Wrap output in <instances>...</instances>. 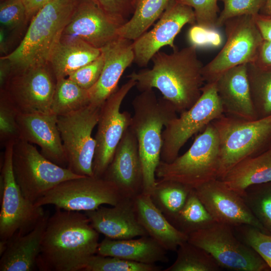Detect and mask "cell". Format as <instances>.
<instances>
[{"label":"cell","mask_w":271,"mask_h":271,"mask_svg":"<svg viewBox=\"0 0 271 271\" xmlns=\"http://www.w3.org/2000/svg\"><path fill=\"white\" fill-rule=\"evenodd\" d=\"M104 57L101 55L90 63L71 73L67 77L81 88L89 90L98 80L104 65Z\"/></svg>","instance_id":"42"},{"label":"cell","mask_w":271,"mask_h":271,"mask_svg":"<svg viewBox=\"0 0 271 271\" xmlns=\"http://www.w3.org/2000/svg\"><path fill=\"white\" fill-rule=\"evenodd\" d=\"M223 26L226 42L218 54L203 68L206 83L216 81L231 68L253 63L263 41L253 16L233 17L227 20Z\"/></svg>","instance_id":"13"},{"label":"cell","mask_w":271,"mask_h":271,"mask_svg":"<svg viewBox=\"0 0 271 271\" xmlns=\"http://www.w3.org/2000/svg\"><path fill=\"white\" fill-rule=\"evenodd\" d=\"M57 80L48 64L13 71L1 89L19 113H51Z\"/></svg>","instance_id":"14"},{"label":"cell","mask_w":271,"mask_h":271,"mask_svg":"<svg viewBox=\"0 0 271 271\" xmlns=\"http://www.w3.org/2000/svg\"><path fill=\"white\" fill-rule=\"evenodd\" d=\"M220 179L228 188L241 196L249 186L270 182L271 146L239 162Z\"/></svg>","instance_id":"28"},{"label":"cell","mask_w":271,"mask_h":271,"mask_svg":"<svg viewBox=\"0 0 271 271\" xmlns=\"http://www.w3.org/2000/svg\"><path fill=\"white\" fill-rule=\"evenodd\" d=\"M212 123L219 139V179L239 162L271 146V115L247 120L223 114Z\"/></svg>","instance_id":"5"},{"label":"cell","mask_w":271,"mask_h":271,"mask_svg":"<svg viewBox=\"0 0 271 271\" xmlns=\"http://www.w3.org/2000/svg\"><path fill=\"white\" fill-rule=\"evenodd\" d=\"M28 20L27 10L23 0L9 1L1 3L0 23L1 27L15 30Z\"/></svg>","instance_id":"41"},{"label":"cell","mask_w":271,"mask_h":271,"mask_svg":"<svg viewBox=\"0 0 271 271\" xmlns=\"http://www.w3.org/2000/svg\"><path fill=\"white\" fill-rule=\"evenodd\" d=\"M253 63L262 68L271 67V41H263Z\"/></svg>","instance_id":"45"},{"label":"cell","mask_w":271,"mask_h":271,"mask_svg":"<svg viewBox=\"0 0 271 271\" xmlns=\"http://www.w3.org/2000/svg\"><path fill=\"white\" fill-rule=\"evenodd\" d=\"M192 189L178 182L157 180L150 196L155 206L172 224Z\"/></svg>","instance_id":"30"},{"label":"cell","mask_w":271,"mask_h":271,"mask_svg":"<svg viewBox=\"0 0 271 271\" xmlns=\"http://www.w3.org/2000/svg\"><path fill=\"white\" fill-rule=\"evenodd\" d=\"M132 106L133 112L129 128L138 141L143 170L142 193L151 195L161 162L163 131L178 116L177 112L163 97L158 98L153 89L141 91L133 99Z\"/></svg>","instance_id":"3"},{"label":"cell","mask_w":271,"mask_h":271,"mask_svg":"<svg viewBox=\"0 0 271 271\" xmlns=\"http://www.w3.org/2000/svg\"><path fill=\"white\" fill-rule=\"evenodd\" d=\"M124 198L117 187L103 177L82 176L59 184L34 204H50L64 210L85 212L103 204L115 206Z\"/></svg>","instance_id":"12"},{"label":"cell","mask_w":271,"mask_h":271,"mask_svg":"<svg viewBox=\"0 0 271 271\" xmlns=\"http://www.w3.org/2000/svg\"><path fill=\"white\" fill-rule=\"evenodd\" d=\"M196 24L193 9L177 0H171L154 27L132 41L134 62L146 67L161 48L177 49L174 39L186 24Z\"/></svg>","instance_id":"16"},{"label":"cell","mask_w":271,"mask_h":271,"mask_svg":"<svg viewBox=\"0 0 271 271\" xmlns=\"http://www.w3.org/2000/svg\"><path fill=\"white\" fill-rule=\"evenodd\" d=\"M191 7L194 12L196 23L203 28L215 30L219 9L218 0H177Z\"/></svg>","instance_id":"40"},{"label":"cell","mask_w":271,"mask_h":271,"mask_svg":"<svg viewBox=\"0 0 271 271\" xmlns=\"http://www.w3.org/2000/svg\"><path fill=\"white\" fill-rule=\"evenodd\" d=\"M216 222L192 189L172 224L188 235L210 227Z\"/></svg>","instance_id":"33"},{"label":"cell","mask_w":271,"mask_h":271,"mask_svg":"<svg viewBox=\"0 0 271 271\" xmlns=\"http://www.w3.org/2000/svg\"><path fill=\"white\" fill-rule=\"evenodd\" d=\"M96 254L148 264L169 261L167 250L149 235L127 239L105 237L99 243Z\"/></svg>","instance_id":"26"},{"label":"cell","mask_w":271,"mask_h":271,"mask_svg":"<svg viewBox=\"0 0 271 271\" xmlns=\"http://www.w3.org/2000/svg\"><path fill=\"white\" fill-rule=\"evenodd\" d=\"M138 220L148 235L167 251H176L188 235L176 228L154 204L149 194L141 193L132 199Z\"/></svg>","instance_id":"25"},{"label":"cell","mask_w":271,"mask_h":271,"mask_svg":"<svg viewBox=\"0 0 271 271\" xmlns=\"http://www.w3.org/2000/svg\"><path fill=\"white\" fill-rule=\"evenodd\" d=\"M84 213L92 226L105 237L127 239L148 235L138 220L132 199L124 198L115 206H101Z\"/></svg>","instance_id":"22"},{"label":"cell","mask_w":271,"mask_h":271,"mask_svg":"<svg viewBox=\"0 0 271 271\" xmlns=\"http://www.w3.org/2000/svg\"><path fill=\"white\" fill-rule=\"evenodd\" d=\"M49 216L38 255L41 271L84 270L96 254L99 233L80 211L56 208Z\"/></svg>","instance_id":"1"},{"label":"cell","mask_w":271,"mask_h":271,"mask_svg":"<svg viewBox=\"0 0 271 271\" xmlns=\"http://www.w3.org/2000/svg\"><path fill=\"white\" fill-rule=\"evenodd\" d=\"M49 216V213L46 212L29 232L15 234L7 240L6 249L1 256V271H32L37 268V258Z\"/></svg>","instance_id":"24"},{"label":"cell","mask_w":271,"mask_h":271,"mask_svg":"<svg viewBox=\"0 0 271 271\" xmlns=\"http://www.w3.org/2000/svg\"><path fill=\"white\" fill-rule=\"evenodd\" d=\"M241 196L267 233L271 235V181L249 186Z\"/></svg>","instance_id":"35"},{"label":"cell","mask_w":271,"mask_h":271,"mask_svg":"<svg viewBox=\"0 0 271 271\" xmlns=\"http://www.w3.org/2000/svg\"><path fill=\"white\" fill-rule=\"evenodd\" d=\"M259 14L271 16V0H267L266 2L260 11Z\"/></svg>","instance_id":"50"},{"label":"cell","mask_w":271,"mask_h":271,"mask_svg":"<svg viewBox=\"0 0 271 271\" xmlns=\"http://www.w3.org/2000/svg\"><path fill=\"white\" fill-rule=\"evenodd\" d=\"M12 72L10 61L4 57L0 59V86L2 89L6 83Z\"/></svg>","instance_id":"47"},{"label":"cell","mask_w":271,"mask_h":271,"mask_svg":"<svg viewBox=\"0 0 271 271\" xmlns=\"http://www.w3.org/2000/svg\"><path fill=\"white\" fill-rule=\"evenodd\" d=\"M152 60L151 69L133 72L127 77L136 81L140 92L157 89L177 113L192 106L200 98L205 82L197 47L191 45L171 54L159 51Z\"/></svg>","instance_id":"2"},{"label":"cell","mask_w":271,"mask_h":271,"mask_svg":"<svg viewBox=\"0 0 271 271\" xmlns=\"http://www.w3.org/2000/svg\"><path fill=\"white\" fill-rule=\"evenodd\" d=\"M171 0H137L131 17L119 29V37L134 41L160 18Z\"/></svg>","instance_id":"29"},{"label":"cell","mask_w":271,"mask_h":271,"mask_svg":"<svg viewBox=\"0 0 271 271\" xmlns=\"http://www.w3.org/2000/svg\"><path fill=\"white\" fill-rule=\"evenodd\" d=\"M196 103L172 120L162 133L161 161L172 162L186 142L198 131L222 116L223 109L218 95L216 82L206 83Z\"/></svg>","instance_id":"10"},{"label":"cell","mask_w":271,"mask_h":271,"mask_svg":"<svg viewBox=\"0 0 271 271\" xmlns=\"http://www.w3.org/2000/svg\"><path fill=\"white\" fill-rule=\"evenodd\" d=\"M12 165L22 194L34 204L59 184L82 177L50 161L33 144L21 139L14 143Z\"/></svg>","instance_id":"7"},{"label":"cell","mask_w":271,"mask_h":271,"mask_svg":"<svg viewBox=\"0 0 271 271\" xmlns=\"http://www.w3.org/2000/svg\"><path fill=\"white\" fill-rule=\"evenodd\" d=\"M90 103L88 90L79 86L68 77L57 80L51 107L57 116L78 110Z\"/></svg>","instance_id":"32"},{"label":"cell","mask_w":271,"mask_h":271,"mask_svg":"<svg viewBox=\"0 0 271 271\" xmlns=\"http://www.w3.org/2000/svg\"><path fill=\"white\" fill-rule=\"evenodd\" d=\"M220 154L216 130L210 123L197 136L188 150L172 162L161 161L158 180L178 182L195 189L219 178Z\"/></svg>","instance_id":"6"},{"label":"cell","mask_w":271,"mask_h":271,"mask_svg":"<svg viewBox=\"0 0 271 271\" xmlns=\"http://www.w3.org/2000/svg\"><path fill=\"white\" fill-rule=\"evenodd\" d=\"M9 42L6 29L3 27L0 29V51L1 54L3 56L7 55L9 49Z\"/></svg>","instance_id":"49"},{"label":"cell","mask_w":271,"mask_h":271,"mask_svg":"<svg viewBox=\"0 0 271 271\" xmlns=\"http://www.w3.org/2000/svg\"><path fill=\"white\" fill-rule=\"evenodd\" d=\"M102 177L112 182L125 198L132 199L142 192L143 170L138 141L129 127Z\"/></svg>","instance_id":"19"},{"label":"cell","mask_w":271,"mask_h":271,"mask_svg":"<svg viewBox=\"0 0 271 271\" xmlns=\"http://www.w3.org/2000/svg\"><path fill=\"white\" fill-rule=\"evenodd\" d=\"M101 106L89 103L78 110L57 116L67 168L79 176H94L96 142L92 133L97 124Z\"/></svg>","instance_id":"11"},{"label":"cell","mask_w":271,"mask_h":271,"mask_svg":"<svg viewBox=\"0 0 271 271\" xmlns=\"http://www.w3.org/2000/svg\"><path fill=\"white\" fill-rule=\"evenodd\" d=\"M104 65L96 83L88 90L90 103L101 106L118 88L125 69L134 62L132 41L118 37L101 48Z\"/></svg>","instance_id":"21"},{"label":"cell","mask_w":271,"mask_h":271,"mask_svg":"<svg viewBox=\"0 0 271 271\" xmlns=\"http://www.w3.org/2000/svg\"><path fill=\"white\" fill-rule=\"evenodd\" d=\"M101 54L95 48L79 39L62 40L53 49L48 64L58 80L90 63Z\"/></svg>","instance_id":"27"},{"label":"cell","mask_w":271,"mask_h":271,"mask_svg":"<svg viewBox=\"0 0 271 271\" xmlns=\"http://www.w3.org/2000/svg\"><path fill=\"white\" fill-rule=\"evenodd\" d=\"M137 82L129 79L102 104L97 124L95 150L93 161L94 176L102 177L111 163L115 151L124 132L129 127L131 116L120 106Z\"/></svg>","instance_id":"15"},{"label":"cell","mask_w":271,"mask_h":271,"mask_svg":"<svg viewBox=\"0 0 271 271\" xmlns=\"http://www.w3.org/2000/svg\"><path fill=\"white\" fill-rule=\"evenodd\" d=\"M223 9L218 16L216 27H222L228 19L243 15L255 16L259 13L267 0H218Z\"/></svg>","instance_id":"38"},{"label":"cell","mask_w":271,"mask_h":271,"mask_svg":"<svg viewBox=\"0 0 271 271\" xmlns=\"http://www.w3.org/2000/svg\"><path fill=\"white\" fill-rule=\"evenodd\" d=\"M175 262L164 271H218L221 267L205 250L188 241L177 248Z\"/></svg>","instance_id":"34"},{"label":"cell","mask_w":271,"mask_h":271,"mask_svg":"<svg viewBox=\"0 0 271 271\" xmlns=\"http://www.w3.org/2000/svg\"><path fill=\"white\" fill-rule=\"evenodd\" d=\"M188 37L191 45L197 48L207 45L218 46L221 42L220 35L215 30L207 29L196 24L189 29Z\"/></svg>","instance_id":"44"},{"label":"cell","mask_w":271,"mask_h":271,"mask_svg":"<svg viewBox=\"0 0 271 271\" xmlns=\"http://www.w3.org/2000/svg\"><path fill=\"white\" fill-rule=\"evenodd\" d=\"M26 6L28 19L33 16L45 5L52 0H23Z\"/></svg>","instance_id":"48"},{"label":"cell","mask_w":271,"mask_h":271,"mask_svg":"<svg viewBox=\"0 0 271 271\" xmlns=\"http://www.w3.org/2000/svg\"><path fill=\"white\" fill-rule=\"evenodd\" d=\"M215 82L226 115L247 120L258 119L250 96L247 64L229 69Z\"/></svg>","instance_id":"23"},{"label":"cell","mask_w":271,"mask_h":271,"mask_svg":"<svg viewBox=\"0 0 271 271\" xmlns=\"http://www.w3.org/2000/svg\"><path fill=\"white\" fill-rule=\"evenodd\" d=\"M121 26L91 0H79L61 39H79L101 49L119 37Z\"/></svg>","instance_id":"18"},{"label":"cell","mask_w":271,"mask_h":271,"mask_svg":"<svg viewBox=\"0 0 271 271\" xmlns=\"http://www.w3.org/2000/svg\"><path fill=\"white\" fill-rule=\"evenodd\" d=\"M9 1H18V0H9Z\"/></svg>","instance_id":"51"},{"label":"cell","mask_w":271,"mask_h":271,"mask_svg":"<svg viewBox=\"0 0 271 271\" xmlns=\"http://www.w3.org/2000/svg\"><path fill=\"white\" fill-rule=\"evenodd\" d=\"M122 25L133 13L137 0H91Z\"/></svg>","instance_id":"43"},{"label":"cell","mask_w":271,"mask_h":271,"mask_svg":"<svg viewBox=\"0 0 271 271\" xmlns=\"http://www.w3.org/2000/svg\"><path fill=\"white\" fill-rule=\"evenodd\" d=\"M253 18L263 40L271 41V16L259 13Z\"/></svg>","instance_id":"46"},{"label":"cell","mask_w":271,"mask_h":271,"mask_svg":"<svg viewBox=\"0 0 271 271\" xmlns=\"http://www.w3.org/2000/svg\"><path fill=\"white\" fill-rule=\"evenodd\" d=\"M20 139L38 145L47 159L62 167L68 162L57 125V116L52 113L17 115Z\"/></svg>","instance_id":"20"},{"label":"cell","mask_w":271,"mask_h":271,"mask_svg":"<svg viewBox=\"0 0 271 271\" xmlns=\"http://www.w3.org/2000/svg\"><path fill=\"white\" fill-rule=\"evenodd\" d=\"M79 1L52 0L33 16L19 46L3 56L10 61L12 71L48 64Z\"/></svg>","instance_id":"4"},{"label":"cell","mask_w":271,"mask_h":271,"mask_svg":"<svg viewBox=\"0 0 271 271\" xmlns=\"http://www.w3.org/2000/svg\"><path fill=\"white\" fill-rule=\"evenodd\" d=\"M247 75L258 119L271 115V67L262 68L248 63Z\"/></svg>","instance_id":"31"},{"label":"cell","mask_w":271,"mask_h":271,"mask_svg":"<svg viewBox=\"0 0 271 271\" xmlns=\"http://www.w3.org/2000/svg\"><path fill=\"white\" fill-rule=\"evenodd\" d=\"M194 189L216 222L232 227L249 225L267 233L242 196L228 188L220 179L211 180Z\"/></svg>","instance_id":"17"},{"label":"cell","mask_w":271,"mask_h":271,"mask_svg":"<svg viewBox=\"0 0 271 271\" xmlns=\"http://www.w3.org/2000/svg\"><path fill=\"white\" fill-rule=\"evenodd\" d=\"M161 268L156 264L95 254L90 258L84 271H160Z\"/></svg>","instance_id":"36"},{"label":"cell","mask_w":271,"mask_h":271,"mask_svg":"<svg viewBox=\"0 0 271 271\" xmlns=\"http://www.w3.org/2000/svg\"><path fill=\"white\" fill-rule=\"evenodd\" d=\"M18 112L5 95L1 92L0 138L5 144L20 139L17 123Z\"/></svg>","instance_id":"39"},{"label":"cell","mask_w":271,"mask_h":271,"mask_svg":"<svg viewBox=\"0 0 271 271\" xmlns=\"http://www.w3.org/2000/svg\"><path fill=\"white\" fill-rule=\"evenodd\" d=\"M15 142L5 144L0 177V238L8 240L15 234L29 232L45 215L42 206L27 200L17 184L13 173L12 156Z\"/></svg>","instance_id":"8"},{"label":"cell","mask_w":271,"mask_h":271,"mask_svg":"<svg viewBox=\"0 0 271 271\" xmlns=\"http://www.w3.org/2000/svg\"><path fill=\"white\" fill-rule=\"evenodd\" d=\"M188 241L208 252L222 268L233 271H266L269 267L251 247L235 234L233 228L215 222L188 235Z\"/></svg>","instance_id":"9"},{"label":"cell","mask_w":271,"mask_h":271,"mask_svg":"<svg viewBox=\"0 0 271 271\" xmlns=\"http://www.w3.org/2000/svg\"><path fill=\"white\" fill-rule=\"evenodd\" d=\"M233 228L236 235L253 248L271 269V235L249 225Z\"/></svg>","instance_id":"37"}]
</instances>
